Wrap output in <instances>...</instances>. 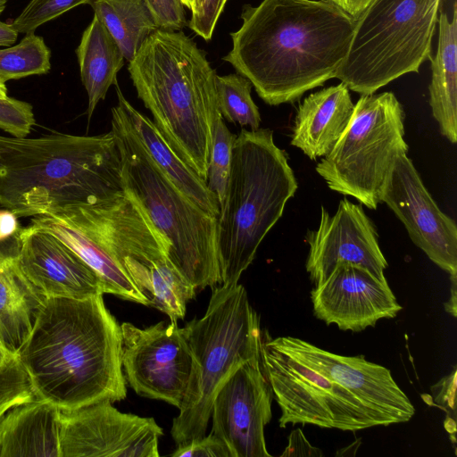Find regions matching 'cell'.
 Listing matches in <instances>:
<instances>
[{
  "instance_id": "cell-1",
  "label": "cell",
  "mask_w": 457,
  "mask_h": 457,
  "mask_svg": "<svg viewBox=\"0 0 457 457\" xmlns=\"http://www.w3.org/2000/svg\"><path fill=\"white\" fill-rule=\"evenodd\" d=\"M223 60L270 105L293 103L322 86L345 59L355 19L327 0L245 4Z\"/></svg>"
},
{
  "instance_id": "cell-2",
  "label": "cell",
  "mask_w": 457,
  "mask_h": 457,
  "mask_svg": "<svg viewBox=\"0 0 457 457\" xmlns=\"http://www.w3.org/2000/svg\"><path fill=\"white\" fill-rule=\"evenodd\" d=\"M103 295L43 299L16 351L36 399L71 410L126 398L120 325Z\"/></svg>"
},
{
  "instance_id": "cell-3",
  "label": "cell",
  "mask_w": 457,
  "mask_h": 457,
  "mask_svg": "<svg viewBox=\"0 0 457 457\" xmlns=\"http://www.w3.org/2000/svg\"><path fill=\"white\" fill-rule=\"evenodd\" d=\"M123 190L112 130L97 136H0V207L17 217L92 204Z\"/></svg>"
},
{
  "instance_id": "cell-4",
  "label": "cell",
  "mask_w": 457,
  "mask_h": 457,
  "mask_svg": "<svg viewBox=\"0 0 457 457\" xmlns=\"http://www.w3.org/2000/svg\"><path fill=\"white\" fill-rule=\"evenodd\" d=\"M128 71L166 143L206 182L212 120L220 112L217 74L205 52L180 30L157 29Z\"/></svg>"
},
{
  "instance_id": "cell-5",
  "label": "cell",
  "mask_w": 457,
  "mask_h": 457,
  "mask_svg": "<svg viewBox=\"0 0 457 457\" xmlns=\"http://www.w3.org/2000/svg\"><path fill=\"white\" fill-rule=\"evenodd\" d=\"M29 226L76 253L100 277L105 294L150 305L144 289L151 270L170 260L168 244L124 190L92 204L33 216Z\"/></svg>"
},
{
  "instance_id": "cell-6",
  "label": "cell",
  "mask_w": 457,
  "mask_h": 457,
  "mask_svg": "<svg viewBox=\"0 0 457 457\" xmlns=\"http://www.w3.org/2000/svg\"><path fill=\"white\" fill-rule=\"evenodd\" d=\"M297 181L270 129H243L236 137L225 199L217 219L224 286L238 284L257 249L294 196Z\"/></svg>"
},
{
  "instance_id": "cell-7",
  "label": "cell",
  "mask_w": 457,
  "mask_h": 457,
  "mask_svg": "<svg viewBox=\"0 0 457 457\" xmlns=\"http://www.w3.org/2000/svg\"><path fill=\"white\" fill-rule=\"evenodd\" d=\"M112 130L120 154L123 189L165 239L170 262L197 292L220 285L217 218L190 200L157 167L119 100L112 109Z\"/></svg>"
},
{
  "instance_id": "cell-8",
  "label": "cell",
  "mask_w": 457,
  "mask_h": 457,
  "mask_svg": "<svg viewBox=\"0 0 457 457\" xmlns=\"http://www.w3.org/2000/svg\"><path fill=\"white\" fill-rule=\"evenodd\" d=\"M192 356L188 386L170 430L177 445L205 436L220 385L241 365L261 360L260 318L245 288L212 287L207 310L180 328Z\"/></svg>"
},
{
  "instance_id": "cell-9",
  "label": "cell",
  "mask_w": 457,
  "mask_h": 457,
  "mask_svg": "<svg viewBox=\"0 0 457 457\" xmlns=\"http://www.w3.org/2000/svg\"><path fill=\"white\" fill-rule=\"evenodd\" d=\"M442 0H373L355 19L348 54L335 74L350 90L374 94L430 59Z\"/></svg>"
},
{
  "instance_id": "cell-10",
  "label": "cell",
  "mask_w": 457,
  "mask_h": 457,
  "mask_svg": "<svg viewBox=\"0 0 457 457\" xmlns=\"http://www.w3.org/2000/svg\"><path fill=\"white\" fill-rule=\"evenodd\" d=\"M403 121L394 93L361 95L347 128L316 171L329 189L377 209L396 156L408 152Z\"/></svg>"
},
{
  "instance_id": "cell-11",
  "label": "cell",
  "mask_w": 457,
  "mask_h": 457,
  "mask_svg": "<svg viewBox=\"0 0 457 457\" xmlns=\"http://www.w3.org/2000/svg\"><path fill=\"white\" fill-rule=\"evenodd\" d=\"M261 361L281 410L279 427L312 424L356 431L393 424L339 384L262 339Z\"/></svg>"
},
{
  "instance_id": "cell-12",
  "label": "cell",
  "mask_w": 457,
  "mask_h": 457,
  "mask_svg": "<svg viewBox=\"0 0 457 457\" xmlns=\"http://www.w3.org/2000/svg\"><path fill=\"white\" fill-rule=\"evenodd\" d=\"M120 329L121 365L129 386L141 396L179 409L190 379L192 356L178 323L160 321L138 328L124 322Z\"/></svg>"
},
{
  "instance_id": "cell-13",
  "label": "cell",
  "mask_w": 457,
  "mask_h": 457,
  "mask_svg": "<svg viewBox=\"0 0 457 457\" xmlns=\"http://www.w3.org/2000/svg\"><path fill=\"white\" fill-rule=\"evenodd\" d=\"M162 434L154 418L121 412L102 400L61 410L60 457H159Z\"/></svg>"
},
{
  "instance_id": "cell-14",
  "label": "cell",
  "mask_w": 457,
  "mask_h": 457,
  "mask_svg": "<svg viewBox=\"0 0 457 457\" xmlns=\"http://www.w3.org/2000/svg\"><path fill=\"white\" fill-rule=\"evenodd\" d=\"M273 393L261 360L238 367L219 387L212 405V434L231 457H270L265 426L272 417Z\"/></svg>"
},
{
  "instance_id": "cell-15",
  "label": "cell",
  "mask_w": 457,
  "mask_h": 457,
  "mask_svg": "<svg viewBox=\"0 0 457 457\" xmlns=\"http://www.w3.org/2000/svg\"><path fill=\"white\" fill-rule=\"evenodd\" d=\"M380 201L403 223L411 241L439 268L457 277V226L424 186L407 154L396 156Z\"/></svg>"
},
{
  "instance_id": "cell-16",
  "label": "cell",
  "mask_w": 457,
  "mask_h": 457,
  "mask_svg": "<svg viewBox=\"0 0 457 457\" xmlns=\"http://www.w3.org/2000/svg\"><path fill=\"white\" fill-rule=\"evenodd\" d=\"M270 345L339 384L391 422L411 420L415 409L388 369L364 356H343L293 337L270 338Z\"/></svg>"
},
{
  "instance_id": "cell-17",
  "label": "cell",
  "mask_w": 457,
  "mask_h": 457,
  "mask_svg": "<svg viewBox=\"0 0 457 457\" xmlns=\"http://www.w3.org/2000/svg\"><path fill=\"white\" fill-rule=\"evenodd\" d=\"M305 239L310 246L306 270L315 286L339 262L361 265L386 278L387 262L380 250L377 229L361 204L344 198L334 215L321 206L319 227L309 230Z\"/></svg>"
},
{
  "instance_id": "cell-18",
  "label": "cell",
  "mask_w": 457,
  "mask_h": 457,
  "mask_svg": "<svg viewBox=\"0 0 457 457\" xmlns=\"http://www.w3.org/2000/svg\"><path fill=\"white\" fill-rule=\"evenodd\" d=\"M311 299L319 320L353 332L375 327L379 320L392 319L402 310L386 278L350 262L337 263L312 290Z\"/></svg>"
},
{
  "instance_id": "cell-19",
  "label": "cell",
  "mask_w": 457,
  "mask_h": 457,
  "mask_svg": "<svg viewBox=\"0 0 457 457\" xmlns=\"http://www.w3.org/2000/svg\"><path fill=\"white\" fill-rule=\"evenodd\" d=\"M12 251L21 274L44 298H85L105 294L96 272L54 236L19 228Z\"/></svg>"
},
{
  "instance_id": "cell-20",
  "label": "cell",
  "mask_w": 457,
  "mask_h": 457,
  "mask_svg": "<svg viewBox=\"0 0 457 457\" xmlns=\"http://www.w3.org/2000/svg\"><path fill=\"white\" fill-rule=\"evenodd\" d=\"M354 111L349 88L340 83L309 95L297 108L291 145L311 160L327 155Z\"/></svg>"
},
{
  "instance_id": "cell-21",
  "label": "cell",
  "mask_w": 457,
  "mask_h": 457,
  "mask_svg": "<svg viewBox=\"0 0 457 457\" xmlns=\"http://www.w3.org/2000/svg\"><path fill=\"white\" fill-rule=\"evenodd\" d=\"M61 410L32 399L0 418V457H60Z\"/></svg>"
},
{
  "instance_id": "cell-22",
  "label": "cell",
  "mask_w": 457,
  "mask_h": 457,
  "mask_svg": "<svg viewBox=\"0 0 457 457\" xmlns=\"http://www.w3.org/2000/svg\"><path fill=\"white\" fill-rule=\"evenodd\" d=\"M114 86L117 98L126 110L136 134L157 167L190 200L218 219L220 205L206 182L171 149L153 120L125 98L119 84Z\"/></svg>"
},
{
  "instance_id": "cell-23",
  "label": "cell",
  "mask_w": 457,
  "mask_h": 457,
  "mask_svg": "<svg viewBox=\"0 0 457 457\" xmlns=\"http://www.w3.org/2000/svg\"><path fill=\"white\" fill-rule=\"evenodd\" d=\"M438 45L430 57L432 78L428 87L429 104L441 133L457 142V9L450 21L445 12L438 16Z\"/></svg>"
},
{
  "instance_id": "cell-24",
  "label": "cell",
  "mask_w": 457,
  "mask_h": 457,
  "mask_svg": "<svg viewBox=\"0 0 457 457\" xmlns=\"http://www.w3.org/2000/svg\"><path fill=\"white\" fill-rule=\"evenodd\" d=\"M76 54L81 82L87 91V118L91 119L99 101L105 98L124 65V55L110 32L94 14L84 30Z\"/></svg>"
},
{
  "instance_id": "cell-25",
  "label": "cell",
  "mask_w": 457,
  "mask_h": 457,
  "mask_svg": "<svg viewBox=\"0 0 457 457\" xmlns=\"http://www.w3.org/2000/svg\"><path fill=\"white\" fill-rule=\"evenodd\" d=\"M43 299L21 274L13 253L0 247V333L12 350L29 334Z\"/></svg>"
},
{
  "instance_id": "cell-26",
  "label": "cell",
  "mask_w": 457,
  "mask_h": 457,
  "mask_svg": "<svg viewBox=\"0 0 457 457\" xmlns=\"http://www.w3.org/2000/svg\"><path fill=\"white\" fill-rule=\"evenodd\" d=\"M89 5L129 62L145 39L159 29L145 0H92Z\"/></svg>"
},
{
  "instance_id": "cell-27",
  "label": "cell",
  "mask_w": 457,
  "mask_h": 457,
  "mask_svg": "<svg viewBox=\"0 0 457 457\" xmlns=\"http://www.w3.org/2000/svg\"><path fill=\"white\" fill-rule=\"evenodd\" d=\"M50 57L44 38L28 32L19 44L0 49V81L46 74L51 69Z\"/></svg>"
},
{
  "instance_id": "cell-28",
  "label": "cell",
  "mask_w": 457,
  "mask_h": 457,
  "mask_svg": "<svg viewBox=\"0 0 457 457\" xmlns=\"http://www.w3.org/2000/svg\"><path fill=\"white\" fill-rule=\"evenodd\" d=\"M252 83L239 73L216 76L218 107L223 119L255 130L261 115L251 96Z\"/></svg>"
},
{
  "instance_id": "cell-29",
  "label": "cell",
  "mask_w": 457,
  "mask_h": 457,
  "mask_svg": "<svg viewBox=\"0 0 457 457\" xmlns=\"http://www.w3.org/2000/svg\"><path fill=\"white\" fill-rule=\"evenodd\" d=\"M236 137L226 126L221 114H217L212 125V150L206 184L217 197L220 208L225 199Z\"/></svg>"
},
{
  "instance_id": "cell-30",
  "label": "cell",
  "mask_w": 457,
  "mask_h": 457,
  "mask_svg": "<svg viewBox=\"0 0 457 457\" xmlns=\"http://www.w3.org/2000/svg\"><path fill=\"white\" fill-rule=\"evenodd\" d=\"M34 398L29 378L18 355L0 366V418L12 407Z\"/></svg>"
},
{
  "instance_id": "cell-31",
  "label": "cell",
  "mask_w": 457,
  "mask_h": 457,
  "mask_svg": "<svg viewBox=\"0 0 457 457\" xmlns=\"http://www.w3.org/2000/svg\"><path fill=\"white\" fill-rule=\"evenodd\" d=\"M92 0H31L23 11L10 23L18 33L35 31L69 10Z\"/></svg>"
},
{
  "instance_id": "cell-32",
  "label": "cell",
  "mask_w": 457,
  "mask_h": 457,
  "mask_svg": "<svg viewBox=\"0 0 457 457\" xmlns=\"http://www.w3.org/2000/svg\"><path fill=\"white\" fill-rule=\"evenodd\" d=\"M34 125L35 117L29 103L0 97V129L14 137H26Z\"/></svg>"
},
{
  "instance_id": "cell-33",
  "label": "cell",
  "mask_w": 457,
  "mask_h": 457,
  "mask_svg": "<svg viewBox=\"0 0 457 457\" xmlns=\"http://www.w3.org/2000/svg\"><path fill=\"white\" fill-rule=\"evenodd\" d=\"M159 29L179 31L187 25L181 0H145Z\"/></svg>"
},
{
  "instance_id": "cell-34",
  "label": "cell",
  "mask_w": 457,
  "mask_h": 457,
  "mask_svg": "<svg viewBox=\"0 0 457 457\" xmlns=\"http://www.w3.org/2000/svg\"><path fill=\"white\" fill-rule=\"evenodd\" d=\"M227 1L200 0L199 4L191 11L189 29L204 40L209 41Z\"/></svg>"
},
{
  "instance_id": "cell-35",
  "label": "cell",
  "mask_w": 457,
  "mask_h": 457,
  "mask_svg": "<svg viewBox=\"0 0 457 457\" xmlns=\"http://www.w3.org/2000/svg\"><path fill=\"white\" fill-rule=\"evenodd\" d=\"M173 457H231L226 444L217 436L210 434L187 444L177 445Z\"/></svg>"
},
{
  "instance_id": "cell-36",
  "label": "cell",
  "mask_w": 457,
  "mask_h": 457,
  "mask_svg": "<svg viewBox=\"0 0 457 457\" xmlns=\"http://www.w3.org/2000/svg\"><path fill=\"white\" fill-rule=\"evenodd\" d=\"M456 370L442 378L432 387L433 401L435 404L442 408L447 413L445 422L446 430L454 436L456 431V410H455Z\"/></svg>"
},
{
  "instance_id": "cell-37",
  "label": "cell",
  "mask_w": 457,
  "mask_h": 457,
  "mask_svg": "<svg viewBox=\"0 0 457 457\" xmlns=\"http://www.w3.org/2000/svg\"><path fill=\"white\" fill-rule=\"evenodd\" d=\"M281 456H323V453L309 443L301 429H295L290 433L288 445Z\"/></svg>"
},
{
  "instance_id": "cell-38",
  "label": "cell",
  "mask_w": 457,
  "mask_h": 457,
  "mask_svg": "<svg viewBox=\"0 0 457 457\" xmlns=\"http://www.w3.org/2000/svg\"><path fill=\"white\" fill-rule=\"evenodd\" d=\"M17 216L8 211H0V242L15 236L19 230Z\"/></svg>"
},
{
  "instance_id": "cell-39",
  "label": "cell",
  "mask_w": 457,
  "mask_h": 457,
  "mask_svg": "<svg viewBox=\"0 0 457 457\" xmlns=\"http://www.w3.org/2000/svg\"><path fill=\"white\" fill-rule=\"evenodd\" d=\"M356 19L373 0H327Z\"/></svg>"
},
{
  "instance_id": "cell-40",
  "label": "cell",
  "mask_w": 457,
  "mask_h": 457,
  "mask_svg": "<svg viewBox=\"0 0 457 457\" xmlns=\"http://www.w3.org/2000/svg\"><path fill=\"white\" fill-rule=\"evenodd\" d=\"M18 32L11 24L0 21V46H9L15 43Z\"/></svg>"
},
{
  "instance_id": "cell-41",
  "label": "cell",
  "mask_w": 457,
  "mask_h": 457,
  "mask_svg": "<svg viewBox=\"0 0 457 457\" xmlns=\"http://www.w3.org/2000/svg\"><path fill=\"white\" fill-rule=\"evenodd\" d=\"M17 356V353L12 350L4 342L0 333V366L4 365Z\"/></svg>"
},
{
  "instance_id": "cell-42",
  "label": "cell",
  "mask_w": 457,
  "mask_h": 457,
  "mask_svg": "<svg viewBox=\"0 0 457 457\" xmlns=\"http://www.w3.org/2000/svg\"><path fill=\"white\" fill-rule=\"evenodd\" d=\"M452 280V288H451V297L448 303H445V310L453 317H456V292H457V277H451Z\"/></svg>"
},
{
  "instance_id": "cell-43",
  "label": "cell",
  "mask_w": 457,
  "mask_h": 457,
  "mask_svg": "<svg viewBox=\"0 0 457 457\" xmlns=\"http://www.w3.org/2000/svg\"><path fill=\"white\" fill-rule=\"evenodd\" d=\"M184 6L187 7L191 11L194 10L200 3V0H181Z\"/></svg>"
},
{
  "instance_id": "cell-44",
  "label": "cell",
  "mask_w": 457,
  "mask_h": 457,
  "mask_svg": "<svg viewBox=\"0 0 457 457\" xmlns=\"http://www.w3.org/2000/svg\"><path fill=\"white\" fill-rule=\"evenodd\" d=\"M5 96H8L5 83L0 81V97H5Z\"/></svg>"
},
{
  "instance_id": "cell-45",
  "label": "cell",
  "mask_w": 457,
  "mask_h": 457,
  "mask_svg": "<svg viewBox=\"0 0 457 457\" xmlns=\"http://www.w3.org/2000/svg\"><path fill=\"white\" fill-rule=\"evenodd\" d=\"M6 5V0H0V16L2 12H4Z\"/></svg>"
}]
</instances>
